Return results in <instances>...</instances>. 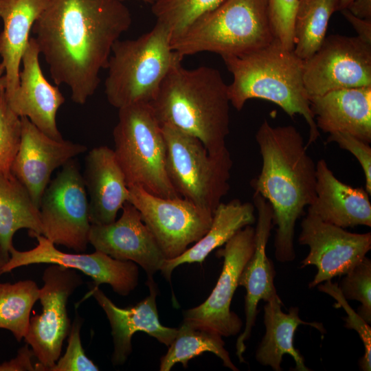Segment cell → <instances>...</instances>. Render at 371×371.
I'll return each instance as SVG.
<instances>
[{
    "mask_svg": "<svg viewBox=\"0 0 371 371\" xmlns=\"http://www.w3.org/2000/svg\"><path fill=\"white\" fill-rule=\"evenodd\" d=\"M132 23L120 0H49L32 32L56 85L84 104L100 82L114 43Z\"/></svg>",
    "mask_w": 371,
    "mask_h": 371,
    "instance_id": "6da1fadb",
    "label": "cell"
},
{
    "mask_svg": "<svg viewBox=\"0 0 371 371\" xmlns=\"http://www.w3.org/2000/svg\"><path fill=\"white\" fill-rule=\"evenodd\" d=\"M256 139L262 163L251 186L272 207L273 225H277L276 260L291 262L295 258L296 221L316 196V164L307 153L303 137L292 125L272 126L265 120Z\"/></svg>",
    "mask_w": 371,
    "mask_h": 371,
    "instance_id": "7a4b0ae2",
    "label": "cell"
},
{
    "mask_svg": "<svg viewBox=\"0 0 371 371\" xmlns=\"http://www.w3.org/2000/svg\"><path fill=\"white\" fill-rule=\"evenodd\" d=\"M150 104L161 126L197 138L210 154L227 149L230 101L228 85L218 69L207 66L187 69L181 63L177 64Z\"/></svg>",
    "mask_w": 371,
    "mask_h": 371,
    "instance_id": "3957f363",
    "label": "cell"
},
{
    "mask_svg": "<svg viewBox=\"0 0 371 371\" xmlns=\"http://www.w3.org/2000/svg\"><path fill=\"white\" fill-rule=\"evenodd\" d=\"M233 76L228 85L230 104L238 111L252 98L278 105L290 117L299 114L309 128L306 146L316 142L319 131L311 111L303 78V60L293 50L274 40L269 45L240 56L222 57Z\"/></svg>",
    "mask_w": 371,
    "mask_h": 371,
    "instance_id": "277c9868",
    "label": "cell"
},
{
    "mask_svg": "<svg viewBox=\"0 0 371 371\" xmlns=\"http://www.w3.org/2000/svg\"><path fill=\"white\" fill-rule=\"evenodd\" d=\"M274 40L269 0H224L172 40L171 47L181 58L204 52L240 56Z\"/></svg>",
    "mask_w": 371,
    "mask_h": 371,
    "instance_id": "5b68a950",
    "label": "cell"
},
{
    "mask_svg": "<svg viewBox=\"0 0 371 371\" xmlns=\"http://www.w3.org/2000/svg\"><path fill=\"white\" fill-rule=\"evenodd\" d=\"M171 41L170 31L155 23L139 37L114 43L104 82L111 105L119 109L153 102L168 72L183 60L172 49Z\"/></svg>",
    "mask_w": 371,
    "mask_h": 371,
    "instance_id": "8992f818",
    "label": "cell"
},
{
    "mask_svg": "<svg viewBox=\"0 0 371 371\" xmlns=\"http://www.w3.org/2000/svg\"><path fill=\"white\" fill-rule=\"evenodd\" d=\"M113 137V151L128 187L139 186L163 198L180 196L168 176L161 126L150 104L119 109Z\"/></svg>",
    "mask_w": 371,
    "mask_h": 371,
    "instance_id": "52a82bcc",
    "label": "cell"
},
{
    "mask_svg": "<svg viewBox=\"0 0 371 371\" xmlns=\"http://www.w3.org/2000/svg\"><path fill=\"white\" fill-rule=\"evenodd\" d=\"M168 178L178 194L213 213L229 190L232 159L228 149L208 153L197 138L162 125Z\"/></svg>",
    "mask_w": 371,
    "mask_h": 371,
    "instance_id": "ba28073f",
    "label": "cell"
},
{
    "mask_svg": "<svg viewBox=\"0 0 371 371\" xmlns=\"http://www.w3.org/2000/svg\"><path fill=\"white\" fill-rule=\"evenodd\" d=\"M43 234L55 245L83 252L91 227L83 176L72 159L48 184L39 203Z\"/></svg>",
    "mask_w": 371,
    "mask_h": 371,
    "instance_id": "9c48e42d",
    "label": "cell"
},
{
    "mask_svg": "<svg viewBox=\"0 0 371 371\" xmlns=\"http://www.w3.org/2000/svg\"><path fill=\"white\" fill-rule=\"evenodd\" d=\"M128 201L139 211L167 260L182 254L210 229L213 212L181 196L163 198L128 187Z\"/></svg>",
    "mask_w": 371,
    "mask_h": 371,
    "instance_id": "30bf717a",
    "label": "cell"
},
{
    "mask_svg": "<svg viewBox=\"0 0 371 371\" xmlns=\"http://www.w3.org/2000/svg\"><path fill=\"white\" fill-rule=\"evenodd\" d=\"M42 279L44 284L39 294L42 311L30 317L24 340L38 361L36 370L49 371L59 359L70 330L68 300L83 281L75 269L58 265L47 267Z\"/></svg>",
    "mask_w": 371,
    "mask_h": 371,
    "instance_id": "8fae6325",
    "label": "cell"
},
{
    "mask_svg": "<svg viewBox=\"0 0 371 371\" xmlns=\"http://www.w3.org/2000/svg\"><path fill=\"white\" fill-rule=\"evenodd\" d=\"M254 248L255 228L247 225L217 250L216 256L223 258V265L216 284L204 302L183 312V321L222 337L240 332L243 322L230 306L240 276Z\"/></svg>",
    "mask_w": 371,
    "mask_h": 371,
    "instance_id": "7c38bea8",
    "label": "cell"
},
{
    "mask_svg": "<svg viewBox=\"0 0 371 371\" xmlns=\"http://www.w3.org/2000/svg\"><path fill=\"white\" fill-rule=\"evenodd\" d=\"M303 78L309 95L371 85V45L357 36L333 34L303 60Z\"/></svg>",
    "mask_w": 371,
    "mask_h": 371,
    "instance_id": "4fadbf2b",
    "label": "cell"
},
{
    "mask_svg": "<svg viewBox=\"0 0 371 371\" xmlns=\"http://www.w3.org/2000/svg\"><path fill=\"white\" fill-rule=\"evenodd\" d=\"M298 242L309 247L300 268L316 267L308 287L313 288L336 276L345 275L361 262L371 249V233L348 232L308 212L301 222Z\"/></svg>",
    "mask_w": 371,
    "mask_h": 371,
    "instance_id": "5bb4252c",
    "label": "cell"
},
{
    "mask_svg": "<svg viewBox=\"0 0 371 371\" xmlns=\"http://www.w3.org/2000/svg\"><path fill=\"white\" fill-rule=\"evenodd\" d=\"M32 237L37 240L35 247L27 251L11 249L2 274L23 266L51 264L77 269L92 279V285L108 284L114 292L122 296L128 295L137 286L138 266L132 261L116 260L98 251L92 254L67 253L57 249L42 234Z\"/></svg>",
    "mask_w": 371,
    "mask_h": 371,
    "instance_id": "9a60e30c",
    "label": "cell"
},
{
    "mask_svg": "<svg viewBox=\"0 0 371 371\" xmlns=\"http://www.w3.org/2000/svg\"><path fill=\"white\" fill-rule=\"evenodd\" d=\"M21 121L20 144L10 170L39 207L53 172L86 152L87 146L64 139H54L25 117H21Z\"/></svg>",
    "mask_w": 371,
    "mask_h": 371,
    "instance_id": "2e32d148",
    "label": "cell"
},
{
    "mask_svg": "<svg viewBox=\"0 0 371 371\" xmlns=\"http://www.w3.org/2000/svg\"><path fill=\"white\" fill-rule=\"evenodd\" d=\"M122 211L111 223L91 225L89 243L113 258L136 263L146 271L147 280L153 279L166 258L135 207L127 201Z\"/></svg>",
    "mask_w": 371,
    "mask_h": 371,
    "instance_id": "e0dca14e",
    "label": "cell"
},
{
    "mask_svg": "<svg viewBox=\"0 0 371 371\" xmlns=\"http://www.w3.org/2000/svg\"><path fill=\"white\" fill-rule=\"evenodd\" d=\"M253 203L258 212L255 227V248L238 280V286L246 289L245 326L236 343V354L240 363L245 362V342L250 337L255 325L259 302L264 300L267 302L278 296L274 284L275 267L266 254L267 244L274 225L272 207L264 197L256 192L253 196Z\"/></svg>",
    "mask_w": 371,
    "mask_h": 371,
    "instance_id": "ac0fdd59",
    "label": "cell"
},
{
    "mask_svg": "<svg viewBox=\"0 0 371 371\" xmlns=\"http://www.w3.org/2000/svg\"><path fill=\"white\" fill-rule=\"evenodd\" d=\"M40 52L30 37L22 57L19 85L6 101L19 117H27L47 136L63 139L56 123V115L65 99L58 86L48 82L39 63Z\"/></svg>",
    "mask_w": 371,
    "mask_h": 371,
    "instance_id": "d6986e66",
    "label": "cell"
},
{
    "mask_svg": "<svg viewBox=\"0 0 371 371\" xmlns=\"http://www.w3.org/2000/svg\"><path fill=\"white\" fill-rule=\"evenodd\" d=\"M150 294L133 306H117L99 286L91 284L87 297L92 296L104 310L111 328L113 352L111 361L114 366L124 364L132 352V337L142 331L155 337L159 342L169 346L173 341L177 328L163 326L159 319L156 304L158 293L153 279H148Z\"/></svg>",
    "mask_w": 371,
    "mask_h": 371,
    "instance_id": "ffe728a7",
    "label": "cell"
},
{
    "mask_svg": "<svg viewBox=\"0 0 371 371\" xmlns=\"http://www.w3.org/2000/svg\"><path fill=\"white\" fill-rule=\"evenodd\" d=\"M84 182L91 225H106L128 201L129 191L114 151L106 146L93 148L87 155Z\"/></svg>",
    "mask_w": 371,
    "mask_h": 371,
    "instance_id": "44dd1931",
    "label": "cell"
},
{
    "mask_svg": "<svg viewBox=\"0 0 371 371\" xmlns=\"http://www.w3.org/2000/svg\"><path fill=\"white\" fill-rule=\"evenodd\" d=\"M315 192L308 212L341 228L371 226L370 194L339 180L323 159L316 164Z\"/></svg>",
    "mask_w": 371,
    "mask_h": 371,
    "instance_id": "7402d4cb",
    "label": "cell"
},
{
    "mask_svg": "<svg viewBox=\"0 0 371 371\" xmlns=\"http://www.w3.org/2000/svg\"><path fill=\"white\" fill-rule=\"evenodd\" d=\"M316 126L371 142V85L333 90L309 97Z\"/></svg>",
    "mask_w": 371,
    "mask_h": 371,
    "instance_id": "603a6c76",
    "label": "cell"
},
{
    "mask_svg": "<svg viewBox=\"0 0 371 371\" xmlns=\"http://www.w3.org/2000/svg\"><path fill=\"white\" fill-rule=\"evenodd\" d=\"M49 0H0V58L5 69L6 98L19 85L22 57L30 38L34 22Z\"/></svg>",
    "mask_w": 371,
    "mask_h": 371,
    "instance_id": "cb8c5ba5",
    "label": "cell"
},
{
    "mask_svg": "<svg viewBox=\"0 0 371 371\" xmlns=\"http://www.w3.org/2000/svg\"><path fill=\"white\" fill-rule=\"evenodd\" d=\"M283 303L279 296L267 302L264 307L265 335L259 344L256 359L262 366H270L274 371H281L282 357L290 355L294 359L296 371L311 370L304 363V357L294 347L295 332L301 324L311 326L322 333V324L306 322L300 319L299 308L291 307L287 313L282 311Z\"/></svg>",
    "mask_w": 371,
    "mask_h": 371,
    "instance_id": "d4e9b609",
    "label": "cell"
},
{
    "mask_svg": "<svg viewBox=\"0 0 371 371\" xmlns=\"http://www.w3.org/2000/svg\"><path fill=\"white\" fill-rule=\"evenodd\" d=\"M255 206L249 202L233 199L221 202L213 213L211 226L206 234L180 256L166 260L160 269L163 276L170 281L172 271L186 263L203 262L215 249L224 245L235 234L256 221Z\"/></svg>",
    "mask_w": 371,
    "mask_h": 371,
    "instance_id": "484cf974",
    "label": "cell"
},
{
    "mask_svg": "<svg viewBox=\"0 0 371 371\" xmlns=\"http://www.w3.org/2000/svg\"><path fill=\"white\" fill-rule=\"evenodd\" d=\"M21 229L31 236L43 234L39 208L11 170L0 172V247L8 258L13 237Z\"/></svg>",
    "mask_w": 371,
    "mask_h": 371,
    "instance_id": "4316f807",
    "label": "cell"
},
{
    "mask_svg": "<svg viewBox=\"0 0 371 371\" xmlns=\"http://www.w3.org/2000/svg\"><path fill=\"white\" fill-rule=\"evenodd\" d=\"M206 352L219 357L225 367L233 371L238 370L225 348L222 336L209 330L194 326L186 321L177 328V334L168 346L166 354L161 357L159 370L170 371L178 363L186 368L190 359Z\"/></svg>",
    "mask_w": 371,
    "mask_h": 371,
    "instance_id": "83f0119b",
    "label": "cell"
},
{
    "mask_svg": "<svg viewBox=\"0 0 371 371\" xmlns=\"http://www.w3.org/2000/svg\"><path fill=\"white\" fill-rule=\"evenodd\" d=\"M339 10V0H298L294 21L295 55L302 60L310 58L326 38L331 15Z\"/></svg>",
    "mask_w": 371,
    "mask_h": 371,
    "instance_id": "f1b7e54d",
    "label": "cell"
},
{
    "mask_svg": "<svg viewBox=\"0 0 371 371\" xmlns=\"http://www.w3.org/2000/svg\"><path fill=\"white\" fill-rule=\"evenodd\" d=\"M40 289L32 280L0 283V328L10 330L17 341L25 337L30 313Z\"/></svg>",
    "mask_w": 371,
    "mask_h": 371,
    "instance_id": "f546056e",
    "label": "cell"
},
{
    "mask_svg": "<svg viewBox=\"0 0 371 371\" xmlns=\"http://www.w3.org/2000/svg\"><path fill=\"white\" fill-rule=\"evenodd\" d=\"M224 0H155L151 5L156 23L166 27L172 40L180 36L196 20Z\"/></svg>",
    "mask_w": 371,
    "mask_h": 371,
    "instance_id": "4dcf8cb0",
    "label": "cell"
},
{
    "mask_svg": "<svg viewBox=\"0 0 371 371\" xmlns=\"http://www.w3.org/2000/svg\"><path fill=\"white\" fill-rule=\"evenodd\" d=\"M346 300L361 302L358 315L371 324V260L366 256L352 270L345 274L338 286Z\"/></svg>",
    "mask_w": 371,
    "mask_h": 371,
    "instance_id": "1f68e13d",
    "label": "cell"
},
{
    "mask_svg": "<svg viewBox=\"0 0 371 371\" xmlns=\"http://www.w3.org/2000/svg\"><path fill=\"white\" fill-rule=\"evenodd\" d=\"M21 121L9 106L5 93L0 101V172L10 170L17 153Z\"/></svg>",
    "mask_w": 371,
    "mask_h": 371,
    "instance_id": "d6a6232c",
    "label": "cell"
},
{
    "mask_svg": "<svg viewBox=\"0 0 371 371\" xmlns=\"http://www.w3.org/2000/svg\"><path fill=\"white\" fill-rule=\"evenodd\" d=\"M83 319L76 313L69 333L68 344L64 355L49 371H98V367L85 354L80 339Z\"/></svg>",
    "mask_w": 371,
    "mask_h": 371,
    "instance_id": "836d02e7",
    "label": "cell"
},
{
    "mask_svg": "<svg viewBox=\"0 0 371 371\" xmlns=\"http://www.w3.org/2000/svg\"><path fill=\"white\" fill-rule=\"evenodd\" d=\"M320 291L328 293L337 300L336 306H341L347 313L345 326L355 330L359 335L364 346V354L359 361L361 370L370 371L371 370V328L357 313L355 312L347 303L346 300L341 295L337 284L330 280L326 281L324 284L319 285Z\"/></svg>",
    "mask_w": 371,
    "mask_h": 371,
    "instance_id": "e575fe53",
    "label": "cell"
},
{
    "mask_svg": "<svg viewBox=\"0 0 371 371\" xmlns=\"http://www.w3.org/2000/svg\"><path fill=\"white\" fill-rule=\"evenodd\" d=\"M298 0H269L273 34L284 48H294V21Z\"/></svg>",
    "mask_w": 371,
    "mask_h": 371,
    "instance_id": "d590c367",
    "label": "cell"
},
{
    "mask_svg": "<svg viewBox=\"0 0 371 371\" xmlns=\"http://www.w3.org/2000/svg\"><path fill=\"white\" fill-rule=\"evenodd\" d=\"M328 142H335L338 146L352 153L359 162L365 175L366 190L371 194V148L369 143L350 134L341 132L330 133Z\"/></svg>",
    "mask_w": 371,
    "mask_h": 371,
    "instance_id": "8d00e7d4",
    "label": "cell"
},
{
    "mask_svg": "<svg viewBox=\"0 0 371 371\" xmlns=\"http://www.w3.org/2000/svg\"><path fill=\"white\" fill-rule=\"evenodd\" d=\"M34 353L27 344L21 348L17 355L0 363V371H34L35 365L32 363Z\"/></svg>",
    "mask_w": 371,
    "mask_h": 371,
    "instance_id": "74e56055",
    "label": "cell"
},
{
    "mask_svg": "<svg viewBox=\"0 0 371 371\" xmlns=\"http://www.w3.org/2000/svg\"><path fill=\"white\" fill-rule=\"evenodd\" d=\"M341 12L357 32V36L363 42L371 45V19L357 17L347 9L342 10Z\"/></svg>",
    "mask_w": 371,
    "mask_h": 371,
    "instance_id": "f35d334b",
    "label": "cell"
},
{
    "mask_svg": "<svg viewBox=\"0 0 371 371\" xmlns=\"http://www.w3.org/2000/svg\"><path fill=\"white\" fill-rule=\"evenodd\" d=\"M347 10L361 19H371V0H353Z\"/></svg>",
    "mask_w": 371,
    "mask_h": 371,
    "instance_id": "ab89813d",
    "label": "cell"
},
{
    "mask_svg": "<svg viewBox=\"0 0 371 371\" xmlns=\"http://www.w3.org/2000/svg\"><path fill=\"white\" fill-rule=\"evenodd\" d=\"M5 69L0 61V101L5 91Z\"/></svg>",
    "mask_w": 371,
    "mask_h": 371,
    "instance_id": "60d3db41",
    "label": "cell"
},
{
    "mask_svg": "<svg viewBox=\"0 0 371 371\" xmlns=\"http://www.w3.org/2000/svg\"><path fill=\"white\" fill-rule=\"evenodd\" d=\"M8 259L9 258L4 255L0 247V276L2 275V268Z\"/></svg>",
    "mask_w": 371,
    "mask_h": 371,
    "instance_id": "b9f144b4",
    "label": "cell"
},
{
    "mask_svg": "<svg viewBox=\"0 0 371 371\" xmlns=\"http://www.w3.org/2000/svg\"><path fill=\"white\" fill-rule=\"evenodd\" d=\"M353 0H339V10L347 9Z\"/></svg>",
    "mask_w": 371,
    "mask_h": 371,
    "instance_id": "7bdbcfd3",
    "label": "cell"
},
{
    "mask_svg": "<svg viewBox=\"0 0 371 371\" xmlns=\"http://www.w3.org/2000/svg\"><path fill=\"white\" fill-rule=\"evenodd\" d=\"M120 1L123 2L126 1H141L145 3H148V4L152 5L155 2V0H120Z\"/></svg>",
    "mask_w": 371,
    "mask_h": 371,
    "instance_id": "ee69618b",
    "label": "cell"
}]
</instances>
